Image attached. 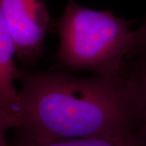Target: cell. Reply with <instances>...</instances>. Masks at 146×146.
<instances>
[{"mask_svg": "<svg viewBox=\"0 0 146 146\" xmlns=\"http://www.w3.org/2000/svg\"><path fill=\"white\" fill-rule=\"evenodd\" d=\"M17 128L39 142L119 137L138 131L130 72L81 78L58 72L20 70Z\"/></svg>", "mask_w": 146, "mask_h": 146, "instance_id": "1", "label": "cell"}, {"mask_svg": "<svg viewBox=\"0 0 146 146\" xmlns=\"http://www.w3.org/2000/svg\"><path fill=\"white\" fill-rule=\"evenodd\" d=\"M58 63L98 76L125 71L123 59L132 54L135 31L130 23L109 11H98L71 0L58 23Z\"/></svg>", "mask_w": 146, "mask_h": 146, "instance_id": "2", "label": "cell"}, {"mask_svg": "<svg viewBox=\"0 0 146 146\" xmlns=\"http://www.w3.org/2000/svg\"><path fill=\"white\" fill-rule=\"evenodd\" d=\"M17 56L31 63L42 55L50 25L45 0H0Z\"/></svg>", "mask_w": 146, "mask_h": 146, "instance_id": "3", "label": "cell"}, {"mask_svg": "<svg viewBox=\"0 0 146 146\" xmlns=\"http://www.w3.org/2000/svg\"><path fill=\"white\" fill-rule=\"evenodd\" d=\"M16 54V44L0 4V100L14 108L17 113L18 91L15 88V81L18 80L20 69L15 63Z\"/></svg>", "mask_w": 146, "mask_h": 146, "instance_id": "4", "label": "cell"}, {"mask_svg": "<svg viewBox=\"0 0 146 146\" xmlns=\"http://www.w3.org/2000/svg\"><path fill=\"white\" fill-rule=\"evenodd\" d=\"M11 146H145L138 131L119 137H88L49 142L33 141L20 134Z\"/></svg>", "mask_w": 146, "mask_h": 146, "instance_id": "5", "label": "cell"}, {"mask_svg": "<svg viewBox=\"0 0 146 146\" xmlns=\"http://www.w3.org/2000/svg\"><path fill=\"white\" fill-rule=\"evenodd\" d=\"M135 88L136 106L139 118L138 134L146 146V62L130 72Z\"/></svg>", "mask_w": 146, "mask_h": 146, "instance_id": "6", "label": "cell"}, {"mask_svg": "<svg viewBox=\"0 0 146 146\" xmlns=\"http://www.w3.org/2000/svg\"><path fill=\"white\" fill-rule=\"evenodd\" d=\"M12 127H17L16 110L0 100V146H11L6 140V133Z\"/></svg>", "mask_w": 146, "mask_h": 146, "instance_id": "7", "label": "cell"}, {"mask_svg": "<svg viewBox=\"0 0 146 146\" xmlns=\"http://www.w3.org/2000/svg\"><path fill=\"white\" fill-rule=\"evenodd\" d=\"M132 53H139L146 55V20L135 31V44Z\"/></svg>", "mask_w": 146, "mask_h": 146, "instance_id": "8", "label": "cell"}]
</instances>
